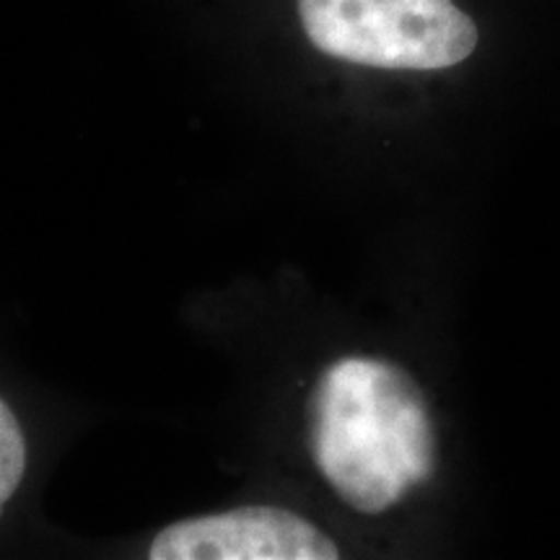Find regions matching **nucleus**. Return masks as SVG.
I'll list each match as a JSON object with an SVG mask.
<instances>
[{"instance_id": "obj_4", "label": "nucleus", "mask_w": 560, "mask_h": 560, "mask_svg": "<svg viewBox=\"0 0 560 560\" xmlns=\"http://www.w3.org/2000/svg\"><path fill=\"white\" fill-rule=\"evenodd\" d=\"M26 470V441L9 405L0 400V514L13 499Z\"/></svg>"}, {"instance_id": "obj_1", "label": "nucleus", "mask_w": 560, "mask_h": 560, "mask_svg": "<svg viewBox=\"0 0 560 560\" xmlns=\"http://www.w3.org/2000/svg\"><path fill=\"white\" fill-rule=\"evenodd\" d=\"M312 457L335 493L361 514H382L436 467L423 392L389 361H335L310 408Z\"/></svg>"}, {"instance_id": "obj_2", "label": "nucleus", "mask_w": 560, "mask_h": 560, "mask_svg": "<svg viewBox=\"0 0 560 560\" xmlns=\"http://www.w3.org/2000/svg\"><path fill=\"white\" fill-rule=\"evenodd\" d=\"M299 16L319 52L366 68H452L478 45L454 0H299Z\"/></svg>"}, {"instance_id": "obj_3", "label": "nucleus", "mask_w": 560, "mask_h": 560, "mask_svg": "<svg viewBox=\"0 0 560 560\" xmlns=\"http://www.w3.org/2000/svg\"><path fill=\"white\" fill-rule=\"evenodd\" d=\"M151 560H335L325 532L299 514L276 506H244L195 516L161 529Z\"/></svg>"}]
</instances>
